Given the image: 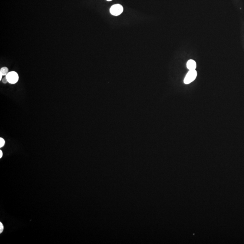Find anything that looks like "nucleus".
I'll return each mask as SVG.
<instances>
[{"mask_svg":"<svg viewBox=\"0 0 244 244\" xmlns=\"http://www.w3.org/2000/svg\"><path fill=\"white\" fill-rule=\"evenodd\" d=\"M5 144V141L3 138L1 137L0 138V148L2 147Z\"/></svg>","mask_w":244,"mask_h":244,"instance_id":"obj_6","label":"nucleus"},{"mask_svg":"<svg viewBox=\"0 0 244 244\" xmlns=\"http://www.w3.org/2000/svg\"><path fill=\"white\" fill-rule=\"evenodd\" d=\"M2 73H0V81H2Z\"/></svg>","mask_w":244,"mask_h":244,"instance_id":"obj_10","label":"nucleus"},{"mask_svg":"<svg viewBox=\"0 0 244 244\" xmlns=\"http://www.w3.org/2000/svg\"><path fill=\"white\" fill-rule=\"evenodd\" d=\"M124 11L123 7L120 4L114 5L110 9L111 14L114 16H118L121 14Z\"/></svg>","mask_w":244,"mask_h":244,"instance_id":"obj_3","label":"nucleus"},{"mask_svg":"<svg viewBox=\"0 0 244 244\" xmlns=\"http://www.w3.org/2000/svg\"><path fill=\"white\" fill-rule=\"evenodd\" d=\"M6 77L8 82L11 84H16L19 81V75L15 71H10L6 75Z\"/></svg>","mask_w":244,"mask_h":244,"instance_id":"obj_2","label":"nucleus"},{"mask_svg":"<svg viewBox=\"0 0 244 244\" xmlns=\"http://www.w3.org/2000/svg\"><path fill=\"white\" fill-rule=\"evenodd\" d=\"M2 82L3 83H4V84H6V83H8V80H7L6 76H5V77H4L3 78H2Z\"/></svg>","mask_w":244,"mask_h":244,"instance_id":"obj_7","label":"nucleus"},{"mask_svg":"<svg viewBox=\"0 0 244 244\" xmlns=\"http://www.w3.org/2000/svg\"><path fill=\"white\" fill-rule=\"evenodd\" d=\"M197 76V72L195 70H190L188 72L184 78V83L185 84H189L195 80Z\"/></svg>","mask_w":244,"mask_h":244,"instance_id":"obj_1","label":"nucleus"},{"mask_svg":"<svg viewBox=\"0 0 244 244\" xmlns=\"http://www.w3.org/2000/svg\"><path fill=\"white\" fill-rule=\"evenodd\" d=\"M187 67L190 70H194L196 68V63L192 59L189 60L187 63Z\"/></svg>","mask_w":244,"mask_h":244,"instance_id":"obj_4","label":"nucleus"},{"mask_svg":"<svg viewBox=\"0 0 244 244\" xmlns=\"http://www.w3.org/2000/svg\"><path fill=\"white\" fill-rule=\"evenodd\" d=\"M106 1H109V2H110V1H112V0H106Z\"/></svg>","mask_w":244,"mask_h":244,"instance_id":"obj_11","label":"nucleus"},{"mask_svg":"<svg viewBox=\"0 0 244 244\" xmlns=\"http://www.w3.org/2000/svg\"><path fill=\"white\" fill-rule=\"evenodd\" d=\"M4 226L3 225L2 223H0V233H2L3 231Z\"/></svg>","mask_w":244,"mask_h":244,"instance_id":"obj_8","label":"nucleus"},{"mask_svg":"<svg viewBox=\"0 0 244 244\" xmlns=\"http://www.w3.org/2000/svg\"><path fill=\"white\" fill-rule=\"evenodd\" d=\"M9 72V69L7 67H3L0 69V73H2L3 76H6Z\"/></svg>","mask_w":244,"mask_h":244,"instance_id":"obj_5","label":"nucleus"},{"mask_svg":"<svg viewBox=\"0 0 244 244\" xmlns=\"http://www.w3.org/2000/svg\"><path fill=\"white\" fill-rule=\"evenodd\" d=\"M3 156V153L2 150H0V158H2Z\"/></svg>","mask_w":244,"mask_h":244,"instance_id":"obj_9","label":"nucleus"}]
</instances>
